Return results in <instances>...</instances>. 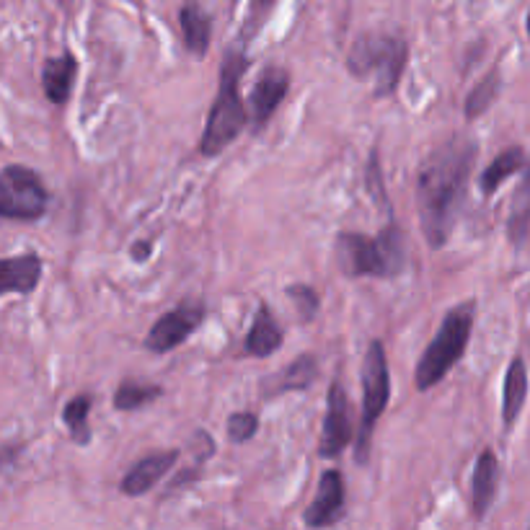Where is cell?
<instances>
[{
    "label": "cell",
    "mask_w": 530,
    "mask_h": 530,
    "mask_svg": "<svg viewBox=\"0 0 530 530\" xmlns=\"http://www.w3.org/2000/svg\"><path fill=\"white\" fill-rule=\"evenodd\" d=\"M287 298L295 303V311H298L303 324H311L313 318L318 316V293L311 285H303V282L290 285L287 287Z\"/></svg>",
    "instance_id": "484cf974"
},
{
    "label": "cell",
    "mask_w": 530,
    "mask_h": 530,
    "mask_svg": "<svg viewBox=\"0 0 530 530\" xmlns=\"http://www.w3.org/2000/svg\"><path fill=\"white\" fill-rule=\"evenodd\" d=\"M91 393H78L65 404L63 409V422L70 432V440L75 445H88L91 443V427H88V414H91Z\"/></svg>",
    "instance_id": "7402d4cb"
},
{
    "label": "cell",
    "mask_w": 530,
    "mask_h": 530,
    "mask_svg": "<svg viewBox=\"0 0 530 530\" xmlns=\"http://www.w3.org/2000/svg\"><path fill=\"white\" fill-rule=\"evenodd\" d=\"M525 166V150L518 148V145H512V148L502 150L492 163H489L484 174L479 179V189L484 194H494L512 174H518L520 169Z\"/></svg>",
    "instance_id": "ffe728a7"
},
{
    "label": "cell",
    "mask_w": 530,
    "mask_h": 530,
    "mask_svg": "<svg viewBox=\"0 0 530 530\" xmlns=\"http://www.w3.org/2000/svg\"><path fill=\"white\" fill-rule=\"evenodd\" d=\"M132 259H135V262H140L143 264L145 259H148L150 254H153V244H150V241H138V244L132 246Z\"/></svg>",
    "instance_id": "83f0119b"
},
{
    "label": "cell",
    "mask_w": 530,
    "mask_h": 530,
    "mask_svg": "<svg viewBox=\"0 0 530 530\" xmlns=\"http://www.w3.org/2000/svg\"><path fill=\"white\" fill-rule=\"evenodd\" d=\"M47 205H50V192L37 171L19 166V163H11L0 171V215L3 218L34 223L47 212Z\"/></svg>",
    "instance_id": "52a82bcc"
},
{
    "label": "cell",
    "mask_w": 530,
    "mask_h": 530,
    "mask_svg": "<svg viewBox=\"0 0 530 530\" xmlns=\"http://www.w3.org/2000/svg\"><path fill=\"white\" fill-rule=\"evenodd\" d=\"M337 262L347 277H396L406 264L404 233L396 223H388L378 236L339 233Z\"/></svg>",
    "instance_id": "3957f363"
},
{
    "label": "cell",
    "mask_w": 530,
    "mask_h": 530,
    "mask_svg": "<svg viewBox=\"0 0 530 530\" xmlns=\"http://www.w3.org/2000/svg\"><path fill=\"white\" fill-rule=\"evenodd\" d=\"M479 153V145L468 135H453L443 145L430 150L417 171L419 225L432 249L448 244L458 210L466 197L468 176Z\"/></svg>",
    "instance_id": "6da1fadb"
},
{
    "label": "cell",
    "mask_w": 530,
    "mask_h": 530,
    "mask_svg": "<svg viewBox=\"0 0 530 530\" xmlns=\"http://www.w3.org/2000/svg\"><path fill=\"white\" fill-rule=\"evenodd\" d=\"M499 88H502V75H499V68L489 70L474 88H471V94H468L466 106H463V112H466L468 119H479L481 114L489 112V106L497 101Z\"/></svg>",
    "instance_id": "cb8c5ba5"
},
{
    "label": "cell",
    "mask_w": 530,
    "mask_h": 530,
    "mask_svg": "<svg viewBox=\"0 0 530 530\" xmlns=\"http://www.w3.org/2000/svg\"><path fill=\"white\" fill-rule=\"evenodd\" d=\"M525 399H528V370L523 357H512L505 375V388H502V422L507 430L518 422Z\"/></svg>",
    "instance_id": "d6986e66"
},
{
    "label": "cell",
    "mask_w": 530,
    "mask_h": 530,
    "mask_svg": "<svg viewBox=\"0 0 530 530\" xmlns=\"http://www.w3.org/2000/svg\"><path fill=\"white\" fill-rule=\"evenodd\" d=\"M179 26L181 37H184V47L192 52L197 60L207 55L212 39V19L210 13L197 3V0H187L179 11Z\"/></svg>",
    "instance_id": "2e32d148"
},
{
    "label": "cell",
    "mask_w": 530,
    "mask_h": 530,
    "mask_svg": "<svg viewBox=\"0 0 530 530\" xmlns=\"http://www.w3.org/2000/svg\"><path fill=\"white\" fill-rule=\"evenodd\" d=\"M282 339H285V334H282L280 324H277L275 313H272L267 303H262L256 308L254 324H251L249 334L244 339V352L256 357V360H264V357L275 355L280 350Z\"/></svg>",
    "instance_id": "5bb4252c"
},
{
    "label": "cell",
    "mask_w": 530,
    "mask_h": 530,
    "mask_svg": "<svg viewBox=\"0 0 530 530\" xmlns=\"http://www.w3.org/2000/svg\"><path fill=\"white\" fill-rule=\"evenodd\" d=\"M344 515V479L339 471L329 468L321 474L316 497L303 512V523L308 528H326V525L339 523Z\"/></svg>",
    "instance_id": "8fae6325"
},
{
    "label": "cell",
    "mask_w": 530,
    "mask_h": 530,
    "mask_svg": "<svg viewBox=\"0 0 530 530\" xmlns=\"http://www.w3.org/2000/svg\"><path fill=\"white\" fill-rule=\"evenodd\" d=\"M499 461L492 450H481L474 468V518L484 520L497 499Z\"/></svg>",
    "instance_id": "e0dca14e"
},
{
    "label": "cell",
    "mask_w": 530,
    "mask_h": 530,
    "mask_svg": "<svg viewBox=\"0 0 530 530\" xmlns=\"http://www.w3.org/2000/svg\"><path fill=\"white\" fill-rule=\"evenodd\" d=\"M179 461V450H161V453H153V456L140 458L135 466L127 471V476L119 481V492L125 497H143L150 489L156 487L163 476L169 474L171 468Z\"/></svg>",
    "instance_id": "7c38bea8"
},
{
    "label": "cell",
    "mask_w": 530,
    "mask_h": 530,
    "mask_svg": "<svg viewBox=\"0 0 530 530\" xmlns=\"http://www.w3.org/2000/svg\"><path fill=\"white\" fill-rule=\"evenodd\" d=\"M75 75H78V60L70 52L60 57H47L42 63V88L50 104L63 106L70 99Z\"/></svg>",
    "instance_id": "9a60e30c"
},
{
    "label": "cell",
    "mask_w": 530,
    "mask_h": 530,
    "mask_svg": "<svg viewBox=\"0 0 530 530\" xmlns=\"http://www.w3.org/2000/svg\"><path fill=\"white\" fill-rule=\"evenodd\" d=\"M388 399H391V373H388L386 347L381 339H373L365 352L362 362V422L357 430L355 458L360 466L370 461V437L375 432V424L386 412Z\"/></svg>",
    "instance_id": "8992f818"
},
{
    "label": "cell",
    "mask_w": 530,
    "mask_h": 530,
    "mask_svg": "<svg viewBox=\"0 0 530 530\" xmlns=\"http://www.w3.org/2000/svg\"><path fill=\"white\" fill-rule=\"evenodd\" d=\"M352 440H357V432L352 427L350 414V396L342 388V383H334L326 393V417L321 440H318V456L337 458L342 456L344 448H350Z\"/></svg>",
    "instance_id": "9c48e42d"
},
{
    "label": "cell",
    "mask_w": 530,
    "mask_h": 530,
    "mask_svg": "<svg viewBox=\"0 0 530 530\" xmlns=\"http://www.w3.org/2000/svg\"><path fill=\"white\" fill-rule=\"evenodd\" d=\"M406 60L409 47L396 34H362L350 47L347 68L357 81L373 78V94L383 99L399 88Z\"/></svg>",
    "instance_id": "5b68a950"
},
{
    "label": "cell",
    "mask_w": 530,
    "mask_h": 530,
    "mask_svg": "<svg viewBox=\"0 0 530 530\" xmlns=\"http://www.w3.org/2000/svg\"><path fill=\"white\" fill-rule=\"evenodd\" d=\"M530 231V166L525 169L523 179H520L518 189L512 194L510 218H507V236L515 246L525 241Z\"/></svg>",
    "instance_id": "44dd1931"
},
{
    "label": "cell",
    "mask_w": 530,
    "mask_h": 530,
    "mask_svg": "<svg viewBox=\"0 0 530 530\" xmlns=\"http://www.w3.org/2000/svg\"><path fill=\"white\" fill-rule=\"evenodd\" d=\"M225 432H228L233 445L249 443L251 437L259 432V417L254 412H233L225 422Z\"/></svg>",
    "instance_id": "4316f807"
},
{
    "label": "cell",
    "mask_w": 530,
    "mask_h": 530,
    "mask_svg": "<svg viewBox=\"0 0 530 530\" xmlns=\"http://www.w3.org/2000/svg\"><path fill=\"white\" fill-rule=\"evenodd\" d=\"M202 321H205V306L200 300H184L174 311L163 313L153 324V329L145 337V347L150 352H156V355L174 352L176 347H181L192 337L194 331L200 329Z\"/></svg>",
    "instance_id": "ba28073f"
},
{
    "label": "cell",
    "mask_w": 530,
    "mask_h": 530,
    "mask_svg": "<svg viewBox=\"0 0 530 530\" xmlns=\"http://www.w3.org/2000/svg\"><path fill=\"white\" fill-rule=\"evenodd\" d=\"M277 0H251L249 13H246V21L241 26V44L254 42L256 34L262 32L264 24L269 21L272 11H275Z\"/></svg>",
    "instance_id": "d4e9b609"
},
{
    "label": "cell",
    "mask_w": 530,
    "mask_h": 530,
    "mask_svg": "<svg viewBox=\"0 0 530 530\" xmlns=\"http://www.w3.org/2000/svg\"><path fill=\"white\" fill-rule=\"evenodd\" d=\"M163 396V388L156 383H138V381H122L117 393H114V409L119 412H135L143 406L153 404Z\"/></svg>",
    "instance_id": "603a6c76"
},
{
    "label": "cell",
    "mask_w": 530,
    "mask_h": 530,
    "mask_svg": "<svg viewBox=\"0 0 530 530\" xmlns=\"http://www.w3.org/2000/svg\"><path fill=\"white\" fill-rule=\"evenodd\" d=\"M318 378V360L313 355H300L275 378L264 381V396H280L285 391H306Z\"/></svg>",
    "instance_id": "ac0fdd59"
},
{
    "label": "cell",
    "mask_w": 530,
    "mask_h": 530,
    "mask_svg": "<svg viewBox=\"0 0 530 530\" xmlns=\"http://www.w3.org/2000/svg\"><path fill=\"white\" fill-rule=\"evenodd\" d=\"M249 70V60L241 50H228L220 65L218 96L212 101V109L207 114L205 130H202L200 153L205 158L220 156L249 125L251 114L246 112L244 99H241V78Z\"/></svg>",
    "instance_id": "7a4b0ae2"
},
{
    "label": "cell",
    "mask_w": 530,
    "mask_h": 530,
    "mask_svg": "<svg viewBox=\"0 0 530 530\" xmlns=\"http://www.w3.org/2000/svg\"><path fill=\"white\" fill-rule=\"evenodd\" d=\"M44 262L37 254H21L6 256L0 264V290L3 295L8 293H34L42 280Z\"/></svg>",
    "instance_id": "4fadbf2b"
},
{
    "label": "cell",
    "mask_w": 530,
    "mask_h": 530,
    "mask_svg": "<svg viewBox=\"0 0 530 530\" xmlns=\"http://www.w3.org/2000/svg\"><path fill=\"white\" fill-rule=\"evenodd\" d=\"M287 91H290V73L285 68L269 65V68L262 70V75L256 78L249 94V114L254 130H262L269 119L275 117V112L285 101Z\"/></svg>",
    "instance_id": "30bf717a"
},
{
    "label": "cell",
    "mask_w": 530,
    "mask_h": 530,
    "mask_svg": "<svg viewBox=\"0 0 530 530\" xmlns=\"http://www.w3.org/2000/svg\"><path fill=\"white\" fill-rule=\"evenodd\" d=\"M528 34H530V11H528Z\"/></svg>",
    "instance_id": "f1b7e54d"
},
{
    "label": "cell",
    "mask_w": 530,
    "mask_h": 530,
    "mask_svg": "<svg viewBox=\"0 0 530 530\" xmlns=\"http://www.w3.org/2000/svg\"><path fill=\"white\" fill-rule=\"evenodd\" d=\"M476 324V300H466L448 316L443 318V324L437 329L435 339L427 344L424 355L419 357L417 370H414V386L419 391H430L437 383L443 381L450 370L456 368L458 360L463 357L471 339V331Z\"/></svg>",
    "instance_id": "277c9868"
}]
</instances>
